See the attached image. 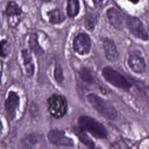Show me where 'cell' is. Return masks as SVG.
<instances>
[{
  "label": "cell",
  "instance_id": "cell-17",
  "mask_svg": "<svg viewBox=\"0 0 149 149\" xmlns=\"http://www.w3.org/2000/svg\"><path fill=\"white\" fill-rule=\"evenodd\" d=\"M80 10V5L79 0H67L66 10L68 17L74 18L79 15Z\"/></svg>",
  "mask_w": 149,
  "mask_h": 149
},
{
  "label": "cell",
  "instance_id": "cell-15",
  "mask_svg": "<svg viewBox=\"0 0 149 149\" xmlns=\"http://www.w3.org/2000/svg\"><path fill=\"white\" fill-rule=\"evenodd\" d=\"M29 47L30 51L36 55H42L45 51L38 42V34L36 33H32L30 34L28 40Z\"/></svg>",
  "mask_w": 149,
  "mask_h": 149
},
{
  "label": "cell",
  "instance_id": "cell-10",
  "mask_svg": "<svg viewBox=\"0 0 149 149\" xmlns=\"http://www.w3.org/2000/svg\"><path fill=\"white\" fill-rule=\"evenodd\" d=\"M103 49L106 58L110 62H116L118 59L117 47L112 40L106 38L103 41Z\"/></svg>",
  "mask_w": 149,
  "mask_h": 149
},
{
  "label": "cell",
  "instance_id": "cell-24",
  "mask_svg": "<svg viewBox=\"0 0 149 149\" xmlns=\"http://www.w3.org/2000/svg\"><path fill=\"white\" fill-rule=\"evenodd\" d=\"M38 1H40L43 3H49L52 1V0H38Z\"/></svg>",
  "mask_w": 149,
  "mask_h": 149
},
{
  "label": "cell",
  "instance_id": "cell-12",
  "mask_svg": "<svg viewBox=\"0 0 149 149\" xmlns=\"http://www.w3.org/2000/svg\"><path fill=\"white\" fill-rule=\"evenodd\" d=\"M48 22L51 24H60L66 20L64 12L59 8H55L46 12Z\"/></svg>",
  "mask_w": 149,
  "mask_h": 149
},
{
  "label": "cell",
  "instance_id": "cell-19",
  "mask_svg": "<svg viewBox=\"0 0 149 149\" xmlns=\"http://www.w3.org/2000/svg\"><path fill=\"white\" fill-rule=\"evenodd\" d=\"M98 22V16L94 13H88L84 17V26L86 29L90 31H93Z\"/></svg>",
  "mask_w": 149,
  "mask_h": 149
},
{
  "label": "cell",
  "instance_id": "cell-2",
  "mask_svg": "<svg viewBox=\"0 0 149 149\" xmlns=\"http://www.w3.org/2000/svg\"><path fill=\"white\" fill-rule=\"evenodd\" d=\"M78 125L96 139H103L108 137V132L105 127L101 123L89 116H80L78 119Z\"/></svg>",
  "mask_w": 149,
  "mask_h": 149
},
{
  "label": "cell",
  "instance_id": "cell-26",
  "mask_svg": "<svg viewBox=\"0 0 149 149\" xmlns=\"http://www.w3.org/2000/svg\"><path fill=\"white\" fill-rule=\"evenodd\" d=\"M2 72L0 70V85L2 83Z\"/></svg>",
  "mask_w": 149,
  "mask_h": 149
},
{
  "label": "cell",
  "instance_id": "cell-27",
  "mask_svg": "<svg viewBox=\"0 0 149 149\" xmlns=\"http://www.w3.org/2000/svg\"><path fill=\"white\" fill-rule=\"evenodd\" d=\"M130 1H131L132 2L134 3H137L139 0H129Z\"/></svg>",
  "mask_w": 149,
  "mask_h": 149
},
{
  "label": "cell",
  "instance_id": "cell-25",
  "mask_svg": "<svg viewBox=\"0 0 149 149\" xmlns=\"http://www.w3.org/2000/svg\"><path fill=\"white\" fill-rule=\"evenodd\" d=\"M2 129H3V124H2V122H1V120H0V134H1Z\"/></svg>",
  "mask_w": 149,
  "mask_h": 149
},
{
  "label": "cell",
  "instance_id": "cell-9",
  "mask_svg": "<svg viewBox=\"0 0 149 149\" xmlns=\"http://www.w3.org/2000/svg\"><path fill=\"white\" fill-rule=\"evenodd\" d=\"M127 64L130 69L136 73H143L146 68L145 59L139 51H134L129 54Z\"/></svg>",
  "mask_w": 149,
  "mask_h": 149
},
{
  "label": "cell",
  "instance_id": "cell-3",
  "mask_svg": "<svg viewBox=\"0 0 149 149\" xmlns=\"http://www.w3.org/2000/svg\"><path fill=\"white\" fill-rule=\"evenodd\" d=\"M47 105L48 113L56 119L63 117L66 114L68 109L66 97L57 94H53L48 98Z\"/></svg>",
  "mask_w": 149,
  "mask_h": 149
},
{
  "label": "cell",
  "instance_id": "cell-23",
  "mask_svg": "<svg viewBox=\"0 0 149 149\" xmlns=\"http://www.w3.org/2000/svg\"><path fill=\"white\" fill-rule=\"evenodd\" d=\"M92 1L93 2L94 4L96 6L100 5L102 3V2L104 1V0H92Z\"/></svg>",
  "mask_w": 149,
  "mask_h": 149
},
{
  "label": "cell",
  "instance_id": "cell-4",
  "mask_svg": "<svg viewBox=\"0 0 149 149\" xmlns=\"http://www.w3.org/2000/svg\"><path fill=\"white\" fill-rule=\"evenodd\" d=\"M102 75L107 82L118 88L129 91L132 87L130 82L122 74L110 66L102 69Z\"/></svg>",
  "mask_w": 149,
  "mask_h": 149
},
{
  "label": "cell",
  "instance_id": "cell-7",
  "mask_svg": "<svg viewBox=\"0 0 149 149\" xmlns=\"http://www.w3.org/2000/svg\"><path fill=\"white\" fill-rule=\"evenodd\" d=\"M20 105V97L17 93L10 90L4 102V109L10 120H13L16 116V111Z\"/></svg>",
  "mask_w": 149,
  "mask_h": 149
},
{
  "label": "cell",
  "instance_id": "cell-20",
  "mask_svg": "<svg viewBox=\"0 0 149 149\" xmlns=\"http://www.w3.org/2000/svg\"><path fill=\"white\" fill-rule=\"evenodd\" d=\"M79 75L81 80L89 84L93 83L94 80L93 77L90 70L87 68L82 67L79 72Z\"/></svg>",
  "mask_w": 149,
  "mask_h": 149
},
{
  "label": "cell",
  "instance_id": "cell-18",
  "mask_svg": "<svg viewBox=\"0 0 149 149\" xmlns=\"http://www.w3.org/2000/svg\"><path fill=\"white\" fill-rule=\"evenodd\" d=\"M40 142L38 136L35 133L30 134L26 136L22 141V147L26 148H35Z\"/></svg>",
  "mask_w": 149,
  "mask_h": 149
},
{
  "label": "cell",
  "instance_id": "cell-14",
  "mask_svg": "<svg viewBox=\"0 0 149 149\" xmlns=\"http://www.w3.org/2000/svg\"><path fill=\"white\" fill-rule=\"evenodd\" d=\"M73 132L79 141L85 146L89 148H93L95 147V143L91 139L87 134L86 131L80 128L79 126L73 128Z\"/></svg>",
  "mask_w": 149,
  "mask_h": 149
},
{
  "label": "cell",
  "instance_id": "cell-1",
  "mask_svg": "<svg viewBox=\"0 0 149 149\" xmlns=\"http://www.w3.org/2000/svg\"><path fill=\"white\" fill-rule=\"evenodd\" d=\"M87 99L90 105L103 117L113 120L117 117V111L113 105L107 100L94 93H90Z\"/></svg>",
  "mask_w": 149,
  "mask_h": 149
},
{
  "label": "cell",
  "instance_id": "cell-5",
  "mask_svg": "<svg viewBox=\"0 0 149 149\" xmlns=\"http://www.w3.org/2000/svg\"><path fill=\"white\" fill-rule=\"evenodd\" d=\"M47 138L50 143L57 147H72L74 146L73 139L66 136L63 130L58 129L50 130L47 134Z\"/></svg>",
  "mask_w": 149,
  "mask_h": 149
},
{
  "label": "cell",
  "instance_id": "cell-8",
  "mask_svg": "<svg viewBox=\"0 0 149 149\" xmlns=\"http://www.w3.org/2000/svg\"><path fill=\"white\" fill-rule=\"evenodd\" d=\"M127 25L130 32L136 38L143 41H148L149 36L142 22L137 17L130 16L127 20Z\"/></svg>",
  "mask_w": 149,
  "mask_h": 149
},
{
  "label": "cell",
  "instance_id": "cell-11",
  "mask_svg": "<svg viewBox=\"0 0 149 149\" xmlns=\"http://www.w3.org/2000/svg\"><path fill=\"white\" fill-rule=\"evenodd\" d=\"M20 53L26 76L31 77L34 74L35 64L31 52L27 49H23L21 50Z\"/></svg>",
  "mask_w": 149,
  "mask_h": 149
},
{
  "label": "cell",
  "instance_id": "cell-21",
  "mask_svg": "<svg viewBox=\"0 0 149 149\" xmlns=\"http://www.w3.org/2000/svg\"><path fill=\"white\" fill-rule=\"evenodd\" d=\"M54 77L56 82L58 84H62L64 80V76L62 68L60 63H56L54 70Z\"/></svg>",
  "mask_w": 149,
  "mask_h": 149
},
{
  "label": "cell",
  "instance_id": "cell-6",
  "mask_svg": "<svg viewBox=\"0 0 149 149\" xmlns=\"http://www.w3.org/2000/svg\"><path fill=\"white\" fill-rule=\"evenodd\" d=\"M73 49L79 55L84 56L90 53L91 41L89 35L86 33L77 34L73 40Z\"/></svg>",
  "mask_w": 149,
  "mask_h": 149
},
{
  "label": "cell",
  "instance_id": "cell-22",
  "mask_svg": "<svg viewBox=\"0 0 149 149\" xmlns=\"http://www.w3.org/2000/svg\"><path fill=\"white\" fill-rule=\"evenodd\" d=\"M8 41L6 39H2L0 40V57L5 58L8 56L9 54V50L7 47Z\"/></svg>",
  "mask_w": 149,
  "mask_h": 149
},
{
  "label": "cell",
  "instance_id": "cell-13",
  "mask_svg": "<svg viewBox=\"0 0 149 149\" xmlns=\"http://www.w3.org/2000/svg\"><path fill=\"white\" fill-rule=\"evenodd\" d=\"M110 23L116 29H121L123 26V19L120 13L115 8H111L107 12Z\"/></svg>",
  "mask_w": 149,
  "mask_h": 149
},
{
  "label": "cell",
  "instance_id": "cell-16",
  "mask_svg": "<svg viewBox=\"0 0 149 149\" xmlns=\"http://www.w3.org/2000/svg\"><path fill=\"white\" fill-rule=\"evenodd\" d=\"M23 13V9L16 1L13 0L9 1L5 6L4 14L8 17H17L20 16Z\"/></svg>",
  "mask_w": 149,
  "mask_h": 149
}]
</instances>
